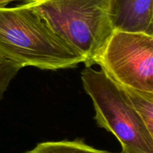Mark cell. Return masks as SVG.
<instances>
[{
    "instance_id": "cell-5",
    "label": "cell",
    "mask_w": 153,
    "mask_h": 153,
    "mask_svg": "<svg viewBox=\"0 0 153 153\" xmlns=\"http://www.w3.org/2000/svg\"><path fill=\"white\" fill-rule=\"evenodd\" d=\"M114 31L153 35V0H109Z\"/></svg>"
},
{
    "instance_id": "cell-8",
    "label": "cell",
    "mask_w": 153,
    "mask_h": 153,
    "mask_svg": "<svg viewBox=\"0 0 153 153\" xmlns=\"http://www.w3.org/2000/svg\"><path fill=\"white\" fill-rule=\"evenodd\" d=\"M11 1H13V0H0V8L5 7Z\"/></svg>"
},
{
    "instance_id": "cell-2",
    "label": "cell",
    "mask_w": 153,
    "mask_h": 153,
    "mask_svg": "<svg viewBox=\"0 0 153 153\" xmlns=\"http://www.w3.org/2000/svg\"><path fill=\"white\" fill-rule=\"evenodd\" d=\"M22 5L38 14L84 58L95 60L112 33L109 0H25Z\"/></svg>"
},
{
    "instance_id": "cell-4",
    "label": "cell",
    "mask_w": 153,
    "mask_h": 153,
    "mask_svg": "<svg viewBox=\"0 0 153 153\" xmlns=\"http://www.w3.org/2000/svg\"><path fill=\"white\" fill-rule=\"evenodd\" d=\"M95 64L119 85L153 92V35L114 31Z\"/></svg>"
},
{
    "instance_id": "cell-1",
    "label": "cell",
    "mask_w": 153,
    "mask_h": 153,
    "mask_svg": "<svg viewBox=\"0 0 153 153\" xmlns=\"http://www.w3.org/2000/svg\"><path fill=\"white\" fill-rule=\"evenodd\" d=\"M0 56L24 67L73 68L84 58L46 22L22 4L0 8Z\"/></svg>"
},
{
    "instance_id": "cell-9",
    "label": "cell",
    "mask_w": 153,
    "mask_h": 153,
    "mask_svg": "<svg viewBox=\"0 0 153 153\" xmlns=\"http://www.w3.org/2000/svg\"><path fill=\"white\" fill-rule=\"evenodd\" d=\"M13 1H25V0H13Z\"/></svg>"
},
{
    "instance_id": "cell-3",
    "label": "cell",
    "mask_w": 153,
    "mask_h": 153,
    "mask_svg": "<svg viewBox=\"0 0 153 153\" xmlns=\"http://www.w3.org/2000/svg\"><path fill=\"white\" fill-rule=\"evenodd\" d=\"M82 81L95 108L100 128L112 133L122 153H153V134L149 131L123 90L102 70L91 67L82 73Z\"/></svg>"
},
{
    "instance_id": "cell-7",
    "label": "cell",
    "mask_w": 153,
    "mask_h": 153,
    "mask_svg": "<svg viewBox=\"0 0 153 153\" xmlns=\"http://www.w3.org/2000/svg\"><path fill=\"white\" fill-rule=\"evenodd\" d=\"M25 153H116L97 149L85 143L83 139L40 143ZM122 153V152H120Z\"/></svg>"
},
{
    "instance_id": "cell-6",
    "label": "cell",
    "mask_w": 153,
    "mask_h": 153,
    "mask_svg": "<svg viewBox=\"0 0 153 153\" xmlns=\"http://www.w3.org/2000/svg\"><path fill=\"white\" fill-rule=\"evenodd\" d=\"M119 85L126 94L131 105L143 121L149 132L153 134V92L140 91L135 88Z\"/></svg>"
}]
</instances>
